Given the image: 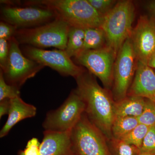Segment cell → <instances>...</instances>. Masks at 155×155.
<instances>
[{
	"label": "cell",
	"instance_id": "obj_1",
	"mask_svg": "<svg viewBox=\"0 0 155 155\" xmlns=\"http://www.w3.org/2000/svg\"><path fill=\"white\" fill-rule=\"evenodd\" d=\"M77 88L75 90L86 106L85 113L108 140L113 138L112 125L115 116V101L107 89L103 88L94 75L85 71L75 78Z\"/></svg>",
	"mask_w": 155,
	"mask_h": 155
},
{
	"label": "cell",
	"instance_id": "obj_2",
	"mask_svg": "<svg viewBox=\"0 0 155 155\" xmlns=\"http://www.w3.org/2000/svg\"><path fill=\"white\" fill-rule=\"evenodd\" d=\"M135 8L129 0L118 1L104 17L101 28L106 35L107 46L117 56L119 50L132 32Z\"/></svg>",
	"mask_w": 155,
	"mask_h": 155
},
{
	"label": "cell",
	"instance_id": "obj_3",
	"mask_svg": "<svg viewBox=\"0 0 155 155\" xmlns=\"http://www.w3.org/2000/svg\"><path fill=\"white\" fill-rule=\"evenodd\" d=\"M70 25L59 17L40 26L18 29L14 37L19 44L42 49L54 47L65 51Z\"/></svg>",
	"mask_w": 155,
	"mask_h": 155
},
{
	"label": "cell",
	"instance_id": "obj_4",
	"mask_svg": "<svg viewBox=\"0 0 155 155\" xmlns=\"http://www.w3.org/2000/svg\"><path fill=\"white\" fill-rule=\"evenodd\" d=\"M52 9L70 26L84 29L101 27L104 17L87 0H43L38 2Z\"/></svg>",
	"mask_w": 155,
	"mask_h": 155
},
{
	"label": "cell",
	"instance_id": "obj_5",
	"mask_svg": "<svg viewBox=\"0 0 155 155\" xmlns=\"http://www.w3.org/2000/svg\"><path fill=\"white\" fill-rule=\"evenodd\" d=\"M73 152L78 155H112L109 140L84 113L71 130Z\"/></svg>",
	"mask_w": 155,
	"mask_h": 155
},
{
	"label": "cell",
	"instance_id": "obj_6",
	"mask_svg": "<svg viewBox=\"0 0 155 155\" xmlns=\"http://www.w3.org/2000/svg\"><path fill=\"white\" fill-rule=\"evenodd\" d=\"M85 103L75 90L58 109L46 114L42 127L45 130L65 132L73 129L85 112Z\"/></svg>",
	"mask_w": 155,
	"mask_h": 155
},
{
	"label": "cell",
	"instance_id": "obj_7",
	"mask_svg": "<svg viewBox=\"0 0 155 155\" xmlns=\"http://www.w3.org/2000/svg\"><path fill=\"white\" fill-rule=\"evenodd\" d=\"M137 59L130 37L119 50L114 62L113 96L115 102L125 98L135 75Z\"/></svg>",
	"mask_w": 155,
	"mask_h": 155
},
{
	"label": "cell",
	"instance_id": "obj_8",
	"mask_svg": "<svg viewBox=\"0 0 155 155\" xmlns=\"http://www.w3.org/2000/svg\"><path fill=\"white\" fill-rule=\"evenodd\" d=\"M9 41L8 64L5 69L2 71L7 83L20 89L26 81L34 77L45 66L25 57L14 37Z\"/></svg>",
	"mask_w": 155,
	"mask_h": 155
},
{
	"label": "cell",
	"instance_id": "obj_9",
	"mask_svg": "<svg viewBox=\"0 0 155 155\" xmlns=\"http://www.w3.org/2000/svg\"><path fill=\"white\" fill-rule=\"evenodd\" d=\"M2 21L18 29L34 28L58 18L55 12L44 6L18 7L8 5L1 9Z\"/></svg>",
	"mask_w": 155,
	"mask_h": 155
},
{
	"label": "cell",
	"instance_id": "obj_10",
	"mask_svg": "<svg viewBox=\"0 0 155 155\" xmlns=\"http://www.w3.org/2000/svg\"><path fill=\"white\" fill-rule=\"evenodd\" d=\"M116 57L114 52L106 46L100 49L83 51L75 58L78 64L98 78L105 87L109 90L113 85Z\"/></svg>",
	"mask_w": 155,
	"mask_h": 155
},
{
	"label": "cell",
	"instance_id": "obj_11",
	"mask_svg": "<svg viewBox=\"0 0 155 155\" xmlns=\"http://www.w3.org/2000/svg\"><path fill=\"white\" fill-rule=\"evenodd\" d=\"M22 51L27 58L45 67H50L63 76L75 78L85 71L83 68L75 64L63 50L49 51L25 45Z\"/></svg>",
	"mask_w": 155,
	"mask_h": 155
},
{
	"label": "cell",
	"instance_id": "obj_12",
	"mask_svg": "<svg viewBox=\"0 0 155 155\" xmlns=\"http://www.w3.org/2000/svg\"><path fill=\"white\" fill-rule=\"evenodd\" d=\"M130 38L137 61L148 65L155 53V19L140 16Z\"/></svg>",
	"mask_w": 155,
	"mask_h": 155
},
{
	"label": "cell",
	"instance_id": "obj_13",
	"mask_svg": "<svg viewBox=\"0 0 155 155\" xmlns=\"http://www.w3.org/2000/svg\"><path fill=\"white\" fill-rule=\"evenodd\" d=\"M127 96L155 100V73L147 64L137 61L134 79Z\"/></svg>",
	"mask_w": 155,
	"mask_h": 155
},
{
	"label": "cell",
	"instance_id": "obj_14",
	"mask_svg": "<svg viewBox=\"0 0 155 155\" xmlns=\"http://www.w3.org/2000/svg\"><path fill=\"white\" fill-rule=\"evenodd\" d=\"M71 130L65 132L45 130L39 147V155H72Z\"/></svg>",
	"mask_w": 155,
	"mask_h": 155
},
{
	"label": "cell",
	"instance_id": "obj_15",
	"mask_svg": "<svg viewBox=\"0 0 155 155\" xmlns=\"http://www.w3.org/2000/svg\"><path fill=\"white\" fill-rule=\"evenodd\" d=\"M36 114V107L25 102L20 96L11 99L8 119L0 131V137L3 138L8 135L11 129L18 122L34 117Z\"/></svg>",
	"mask_w": 155,
	"mask_h": 155
},
{
	"label": "cell",
	"instance_id": "obj_16",
	"mask_svg": "<svg viewBox=\"0 0 155 155\" xmlns=\"http://www.w3.org/2000/svg\"><path fill=\"white\" fill-rule=\"evenodd\" d=\"M146 98L142 97L127 96L125 98L115 102L114 114L117 117H139L144 109Z\"/></svg>",
	"mask_w": 155,
	"mask_h": 155
},
{
	"label": "cell",
	"instance_id": "obj_17",
	"mask_svg": "<svg viewBox=\"0 0 155 155\" xmlns=\"http://www.w3.org/2000/svg\"><path fill=\"white\" fill-rule=\"evenodd\" d=\"M84 29L70 26L67 47L65 51L69 58L76 57L82 51L84 42Z\"/></svg>",
	"mask_w": 155,
	"mask_h": 155
},
{
	"label": "cell",
	"instance_id": "obj_18",
	"mask_svg": "<svg viewBox=\"0 0 155 155\" xmlns=\"http://www.w3.org/2000/svg\"><path fill=\"white\" fill-rule=\"evenodd\" d=\"M83 51L98 50L107 46L106 35L101 27L84 29ZM81 51V52H82Z\"/></svg>",
	"mask_w": 155,
	"mask_h": 155
},
{
	"label": "cell",
	"instance_id": "obj_19",
	"mask_svg": "<svg viewBox=\"0 0 155 155\" xmlns=\"http://www.w3.org/2000/svg\"><path fill=\"white\" fill-rule=\"evenodd\" d=\"M138 124V120L136 117L130 116L116 117L111 129L113 138L121 139L133 130Z\"/></svg>",
	"mask_w": 155,
	"mask_h": 155
},
{
	"label": "cell",
	"instance_id": "obj_20",
	"mask_svg": "<svg viewBox=\"0 0 155 155\" xmlns=\"http://www.w3.org/2000/svg\"><path fill=\"white\" fill-rule=\"evenodd\" d=\"M109 143L112 155H138L139 149L121 140L113 138Z\"/></svg>",
	"mask_w": 155,
	"mask_h": 155
},
{
	"label": "cell",
	"instance_id": "obj_21",
	"mask_svg": "<svg viewBox=\"0 0 155 155\" xmlns=\"http://www.w3.org/2000/svg\"><path fill=\"white\" fill-rule=\"evenodd\" d=\"M149 128L146 125L139 124L133 130L119 140L133 145L140 150Z\"/></svg>",
	"mask_w": 155,
	"mask_h": 155
},
{
	"label": "cell",
	"instance_id": "obj_22",
	"mask_svg": "<svg viewBox=\"0 0 155 155\" xmlns=\"http://www.w3.org/2000/svg\"><path fill=\"white\" fill-rule=\"evenodd\" d=\"M137 119L139 124L149 127L155 126V104L153 101L146 99L143 110Z\"/></svg>",
	"mask_w": 155,
	"mask_h": 155
},
{
	"label": "cell",
	"instance_id": "obj_23",
	"mask_svg": "<svg viewBox=\"0 0 155 155\" xmlns=\"http://www.w3.org/2000/svg\"><path fill=\"white\" fill-rule=\"evenodd\" d=\"M20 89L6 82L2 71H0V101L9 99H13L20 97Z\"/></svg>",
	"mask_w": 155,
	"mask_h": 155
},
{
	"label": "cell",
	"instance_id": "obj_24",
	"mask_svg": "<svg viewBox=\"0 0 155 155\" xmlns=\"http://www.w3.org/2000/svg\"><path fill=\"white\" fill-rule=\"evenodd\" d=\"M87 1L103 17L112 10L117 3V1L114 0H87Z\"/></svg>",
	"mask_w": 155,
	"mask_h": 155
},
{
	"label": "cell",
	"instance_id": "obj_25",
	"mask_svg": "<svg viewBox=\"0 0 155 155\" xmlns=\"http://www.w3.org/2000/svg\"><path fill=\"white\" fill-rule=\"evenodd\" d=\"M140 151L155 155V126L150 127Z\"/></svg>",
	"mask_w": 155,
	"mask_h": 155
},
{
	"label": "cell",
	"instance_id": "obj_26",
	"mask_svg": "<svg viewBox=\"0 0 155 155\" xmlns=\"http://www.w3.org/2000/svg\"><path fill=\"white\" fill-rule=\"evenodd\" d=\"M9 51L10 44L9 41L0 39V66L2 71H4L7 67Z\"/></svg>",
	"mask_w": 155,
	"mask_h": 155
},
{
	"label": "cell",
	"instance_id": "obj_27",
	"mask_svg": "<svg viewBox=\"0 0 155 155\" xmlns=\"http://www.w3.org/2000/svg\"><path fill=\"white\" fill-rule=\"evenodd\" d=\"M40 143L37 138H31L27 142L24 150L19 151L18 155H39Z\"/></svg>",
	"mask_w": 155,
	"mask_h": 155
},
{
	"label": "cell",
	"instance_id": "obj_28",
	"mask_svg": "<svg viewBox=\"0 0 155 155\" xmlns=\"http://www.w3.org/2000/svg\"><path fill=\"white\" fill-rule=\"evenodd\" d=\"M17 28L14 25L1 21L0 22V39L9 41L17 31Z\"/></svg>",
	"mask_w": 155,
	"mask_h": 155
},
{
	"label": "cell",
	"instance_id": "obj_29",
	"mask_svg": "<svg viewBox=\"0 0 155 155\" xmlns=\"http://www.w3.org/2000/svg\"><path fill=\"white\" fill-rule=\"evenodd\" d=\"M11 107V99H5L0 101V119L8 115Z\"/></svg>",
	"mask_w": 155,
	"mask_h": 155
},
{
	"label": "cell",
	"instance_id": "obj_30",
	"mask_svg": "<svg viewBox=\"0 0 155 155\" xmlns=\"http://www.w3.org/2000/svg\"><path fill=\"white\" fill-rule=\"evenodd\" d=\"M149 67L155 69V53L150 59L148 64Z\"/></svg>",
	"mask_w": 155,
	"mask_h": 155
},
{
	"label": "cell",
	"instance_id": "obj_31",
	"mask_svg": "<svg viewBox=\"0 0 155 155\" xmlns=\"http://www.w3.org/2000/svg\"><path fill=\"white\" fill-rule=\"evenodd\" d=\"M148 7L150 11L153 13L155 17V1L150 3Z\"/></svg>",
	"mask_w": 155,
	"mask_h": 155
},
{
	"label": "cell",
	"instance_id": "obj_32",
	"mask_svg": "<svg viewBox=\"0 0 155 155\" xmlns=\"http://www.w3.org/2000/svg\"><path fill=\"white\" fill-rule=\"evenodd\" d=\"M138 155H154L150 153H146V152H142L140 151V152L139 153Z\"/></svg>",
	"mask_w": 155,
	"mask_h": 155
},
{
	"label": "cell",
	"instance_id": "obj_33",
	"mask_svg": "<svg viewBox=\"0 0 155 155\" xmlns=\"http://www.w3.org/2000/svg\"><path fill=\"white\" fill-rule=\"evenodd\" d=\"M72 155H78L77 154H76L75 153L73 152V153L72 154Z\"/></svg>",
	"mask_w": 155,
	"mask_h": 155
},
{
	"label": "cell",
	"instance_id": "obj_34",
	"mask_svg": "<svg viewBox=\"0 0 155 155\" xmlns=\"http://www.w3.org/2000/svg\"><path fill=\"white\" fill-rule=\"evenodd\" d=\"M153 102L155 104V100L154 101H153Z\"/></svg>",
	"mask_w": 155,
	"mask_h": 155
}]
</instances>
